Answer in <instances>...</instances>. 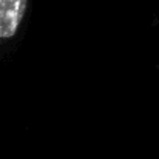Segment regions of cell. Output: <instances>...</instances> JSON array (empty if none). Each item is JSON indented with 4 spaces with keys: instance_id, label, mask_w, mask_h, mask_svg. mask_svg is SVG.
Segmentation results:
<instances>
[{
    "instance_id": "cell-1",
    "label": "cell",
    "mask_w": 159,
    "mask_h": 159,
    "mask_svg": "<svg viewBox=\"0 0 159 159\" xmlns=\"http://www.w3.org/2000/svg\"><path fill=\"white\" fill-rule=\"evenodd\" d=\"M26 0H0V37H12L22 22Z\"/></svg>"
}]
</instances>
